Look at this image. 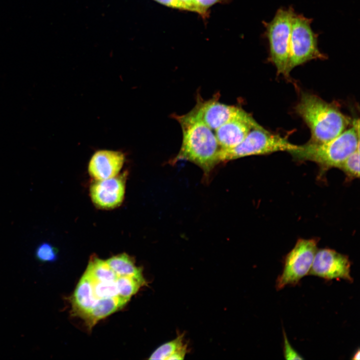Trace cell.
Here are the masks:
<instances>
[{
	"label": "cell",
	"instance_id": "obj_1",
	"mask_svg": "<svg viewBox=\"0 0 360 360\" xmlns=\"http://www.w3.org/2000/svg\"><path fill=\"white\" fill-rule=\"evenodd\" d=\"M172 117L180 124L182 134V146L172 164L181 160L192 162L207 176L220 162L221 148L214 131L190 110L182 115L172 114Z\"/></svg>",
	"mask_w": 360,
	"mask_h": 360
},
{
	"label": "cell",
	"instance_id": "obj_2",
	"mask_svg": "<svg viewBox=\"0 0 360 360\" xmlns=\"http://www.w3.org/2000/svg\"><path fill=\"white\" fill-rule=\"evenodd\" d=\"M295 108L310 129L311 142L330 140L344 131L351 122L334 104L314 94L302 93Z\"/></svg>",
	"mask_w": 360,
	"mask_h": 360
},
{
	"label": "cell",
	"instance_id": "obj_3",
	"mask_svg": "<svg viewBox=\"0 0 360 360\" xmlns=\"http://www.w3.org/2000/svg\"><path fill=\"white\" fill-rule=\"evenodd\" d=\"M352 124L351 128L330 140L322 143L309 141L303 145L298 146L296 150L290 153L297 160L314 162L322 172L331 168H338L360 146L359 120H354Z\"/></svg>",
	"mask_w": 360,
	"mask_h": 360
},
{
	"label": "cell",
	"instance_id": "obj_4",
	"mask_svg": "<svg viewBox=\"0 0 360 360\" xmlns=\"http://www.w3.org/2000/svg\"><path fill=\"white\" fill-rule=\"evenodd\" d=\"M295 14L292 7L281 8L270 22H264V35L268 42L269 60L276 68L278 74H282L288 78L290 40Z\"/></svg>",
	"mask_w": 360,
	"mask_h": 360
},
{
	"label": "cell",
	"instance_id": "obj_5",
	"mask_svg": "<svg viewBox=\"0 0 360 360\" xmlns=\"http://www.w3.org/2000/svg\"><path fill=\"white\" fill-rule=\"evenodd\" d=\"M297 148V145L290 142L286 138L272 133L258 124L239 144L232 148H221L220 160V162H224L280 151L290 152Z\"/></svg>",
	"mask_w": 360,
	"mask_h": 360
},
{
	"label": "cell",
	"instance_id": "obj_6",
	"mask_svg": "<svg viewBox=\"0 0 360 360\" xmlns=\"http://www.w3.org/2000/svg\"><path fill=\"white\" fill-rule=\"evenodd\" d=\"M312 20L302 14L294 16L290 40L288 72L296 66L314 60H325L327 56L318 47V34L312 27Z\"/></svg>",
	"mask_w": 360,
	"mask_h": 360
},
{
	"label": "cell",
	"instance_id": "obj_7",
	"mask_svg": "<svg viewBox=\"0 0 360 360\" xmlns=\"http://www.w3.org/2000/svg\"><path fill=\"white\" fill-rule=\"evenodd\" d=\"M316 251V240L299 239L284 258L282 273L276 280V289L296 285L308 274Z\"/></svg>",
	"mask_w": 360,
	"mask_h": 360
},
{
	"label": "cell",
	"instance_id": "obj_8",
	"mask_svg": "<svg viewBox=\"0 0 360 360\" xmlns=\"http://www.w3.org/2000/svg\"><path fill=\"white\" fill-rule=\"evenodd\" d=\"M350 262L347 256L330 248L317 250L308 274L326 280L344 279L353 281Z\"/></svg>",
	"mask_w": 360,
	"mask_h": 360
},
{
	"label": "cell",
	"instance_id": "obj_9",
	"mask_svg": "<svg viewBox=\"0 0 360 360\" xmlns=\"http://www.w3.org/2000/svg\"><path fill=\"white\" fill-rule=\"evenodd\" d=\"M258 123L240 108L236 113L214 132L222 149L232 148L241 143Z\"/></svg>",
	"mask_w": 360,
	"mask_h": 360
},
{
	"label": "cell",
	"instance_id": "obj_10",
	"mask_svg": "<svg viewBox=\"0 0 360 360\" xmlns=\"http://www.w3.org/2000/svg\"><path fill=\"white\" fill-rule=\"evenodd\" d=\"M219 98L220 95L216 94L211 98L204 100L198 94L196 104L190 110L214 132L232 118L240 108L222 103Z\"/></svg>",
	"mask_w": 360,
	"mask_h": 360
},
{
	"label": "cell",
	"instance_id": "obj_11",
	"mask_svg": "<svg viewBox=\"0 0 360 360\" xmlns=\"http://www.w3.org/2000/svg\"><path fill=\"white\" fill-rule=\"evenodd\" d=\"M126 175L102 180H96L90 187V194L96 206L104 209L113 208L123 201L125 192Z\"/></svg>",
	"mask_w": 360,
	"mask_h": 360
},
{
	"label": "cell",
	"instance_id": "obj_12",
	"mask_svg": "<svg viewBox=\"0 0 360 360\" xmlns=\"http://www.w3.org/2000/svg\"><path fill=\"white\" fill-rule=\"evenodd\" d=\"M124 162V154L118 151L99 150L92 156L88 170L95 180H102L117 176Z\"/></svg>",
	"mask_w": 360,
	"mask_h": 360
},
{
	"label": "cell",
	"instance_id": "obj_13",
	"mask_svg": "<svg viewBox=\"0 0 360 360\" xmlns=\"http://www.w3.org/2000/svg\"><path fill=\"white\" fill-rule=\"evenodd\" d=\"M98 300L95 297L90 278L84 272L71 300L72 312L84 318L96 305Z\"/></svg>",
	"mask_w": 360,
	"mask_h": 360
},
{
	"label": "cell",
	"instance_id": "obj_14",
	"mask_svg": "<svg viewBox=\"0 0 360 360\" xmlns=\"http://www.w3.org/2000/svg\"><path fill=\"white\" fill-rule=\"evenodd\" d=\"M184 334L158 347L149 360H180L184 359L188 352V344L184 342Z\"/></svg>",
	"mask_w": 360,
	"mask_h": 360
},
{
	"label": "cell",
	"instance_id": "obj_15",
	"mask_svg": "<svg viewBox=\"0 0 360 360\" xmlns=\"http://www.w3.org/2000/svg\"><path fill=\"white\" fill-rule=\"evenodd\" d=\"M126 303L118 297L100 299L84 319L91 328L98 321L122 308Z\"/></svg>",
	"mask_w": 360,
	"mask_h": 360
},
{
	"label": "cell",
	"instance_id": "obj_16",
	"mask_svg": "<svg viewBox=\"0 0 360 360\" xmlns=\"http://www.w3.org/2000/svg\"><path fill=\"white\" fill-rule=\"evenodd\" d=\"M118 276H128L144 280L140 268H138L134 260L126 254H122L106 260Z\"/></svg>",
	"mask_w": 360,
	"mask_h": 360
},
{
	"label": "cell",
	"instance_id": "obj_17",
	"mask_svg": "<svg viewBox=\"0 0 360 360\" xmlns=\"http://www.w3.org/2000/svg\"><path fill=\"white\" fill-rule=\"evenodd\" d=\"M85 272L92 279L100 282H115L118 276L106 261L96 256H92Z\"/></svg>",
	"mask_w": 360,
	"mask_h": 360
},
{
	"label": "cell",
	"instance_id": "obj_18",
	"mask_svg": "<svg viewBox=\"0 0 360 360\" xmlns=\"http://www.w3.org/2000/svg\"><path fill=\"white\" fill-rule=\"evenodd\" d=\"M146 284L145 280L128 276H118L116 280L118 296L126 302L142 286Z\"/></svg>",
	"mask_w": 360,
	"mask_h": 360
},
{
	"label": "cell",
	"instance_id": "obj_19",
	"mask_svg": "<svg viewBox=\"0 0 360 360\" xmlns=\"http://www.w3.org/2000/svg\"><path fill=\"white\" fill-rule=\"evenodd\" d=\"M346 174L348 179L360 176V146L350 154L338 168Z\"/></svg>",
	"mask_w": 360,
	"mask_h": 360
},
{
	"label": "cell",
	"instance_id": "obj_20",
	"mask_svg": "<svg viewBox=\"0 0 360 360\" xmlns=\"http://www.w3.org/2000/svg\"><path fill=\"white\" fill-rule=\"evenodd\" d=\"M88 276H89L88 274ZM90 278L92 282L94 295L98 300L108 298H119L116 281L100 282L92 279L90 276Z\"/></svg>",
	"mask_w": 360,
	"mask_h": 360
},
{
	"label": "cell",
	"instance_id": "obj_21",
	"mask_svg": "<svg viewBox=\"0 0 360 360\" xmlns=\"http://www.w3.org/2000/svg\"><path fill=\"white\" fill-rule=\"evenodd\" d=\"M35 256L42 262H52L58 258V251L52 244L44 242L36 248Z\"/></svg>",
	"mask_w": 360,
	"mask_h": 360
},
{
	"label": "cell",
	"instance_id": "obj_22",
	"mask_svg": "<svg viewBox=\"0 0 360 360\" xmlns=\"http://www.w3.org/2000/svg\"><path fill=\"white\" fill-rule=\"evenodd\" d=\"M284 354L286 360H302L303 358L292 348L284 331Z\"/></svg>",
	"mask_w": 360,
	"mask_h": 360
},
{
	"label": "cell",
	"instance_id": "obj_23",
	"mask_svg": "<svg viewBox=\"0 0 360 360\" xmlns=\"http://www.w3.org/2000/svg\"><path fill=\"white\" fill-rule=\"evenodd\" d=\"M198 8V14L202 16H206L208 9L214 4L224 0H194Z\"/></svg>",
	"mask_w": 360,
	"mask_h": 360
},
{
	"label": "cell",
	"instance_id": "obj_24",
	"mask_svg": "<svg viewBox=\"0 0 360 360\" xmlns=\"http://www.w3.org/2000/svg\"><path fill=\"white\" fill-rule=\"evenodd\" d=\"M166 6L181 10H188L186 5L179 0H154Z\"/></svg>",
	"mask_w": 360,
	"mask_h": 360
},
{
	"label": "cell",
	"instance_id": "obj_25",
	"mask_svg": "<svg viewBox=\"0 0 360 360\" xmlns=\"http://www.w3.org/2000/svg\"><path fill=\"white\" fill-rule=\"evenodd\" d=\"M188 8V11L196 12L198 14L194 0H179Z\"/></svg>",
	"mask_w": 360,
	"mask_h": 360
},
{
	"label": "cell",
	"instance_id": "obj_26",
	"mask_svg": "<svg viewBox=\"0 0 360 360\" xmlns=\"http://www.w3.org/2000/svg\"><path fill=\"white\" fill-rule=\"evenodd\" d=\"M352 360H359L360 359V350L359 349L354 353L352 358Z\"/></svg>",
	"mask_w": 360,
	"mask_h": 360
}]
</instances>
